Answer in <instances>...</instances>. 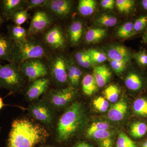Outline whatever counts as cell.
<instances>
[{
	"instance_id": "6da1fadb",
	"label": "cell",
	"mask_w": 147,
	"mask_h": 147,
	"mask_svg": "<svg viewBox=\"0 0 147 147\" xmlns=\"http://www.w3.org/2000/svg\"><path fill=\"white\" fill-rule=\"evenodd\" d=\"M50 135L39 124L28 119H16L11 124L6 147H34L45 142Z\"/></svg>"
},
{
	"instance_id": "7a4b0ae2",
	"label": "cell",
	"mask_w": 147,
	"mask_h": 147,
	"mask_svg": "<svg viewBox=\"0 0 147 147\" xmlns=\"http://www.w3.org/2000/svg\"><path fill=\"white\" fill-rule=\"evenodd\" d=\"M85 118V111L82 103H72L58 121L56 130L58 142H65L75 136L84 125Z\"/></svg>"
},
{
	"instance_id": "3957f363",
	"label": "cell",
	"mask_w": 147,
	"mask_h": 147,
	"mask_svg": "<svg viewBox=\"0 0 147 147\" xmlns=\"http://www.w3.org/2000/svg\"><path fill=\"white\" fill-rule=\"evenodd\" d=\"M12 42V59L11 63L17 65L30 59H42L47 54L44 45L36 40L27 38L24 42Z\"/></svg>"
},
{
	"instance_id": "277c9868",
	"label": "cell",
	"mask_w": 147,
	"mask_h": 147,
	"mask_svg": "<svg viewBox=\"0 0 147 147\" xmlns=\"http://www.w3.org/2000/svg\"><path fill=\"white\" fill-rule=\"evenodd\" d=\"M26 78L17 65L11 63L0 64V88L13 93L20 92L24 89Z\"/></svg>"
},
{
	"instance_id": "5b68a950",
	"label": "cell",
	"mask_w": 147,
	"mask_h": 147,
	"mask_svg": "<svg viewBox=\"0 0 147 147\" xmlns=\"http://www.w3.org/2000/svg\"><path fill=\"white\" fill-rule=\"evenodd\" d=\"M77 95L75 88L71 86L60 89L51 90L45 100L55 111L65 107L76 98Z\"/></svg>"
},
{
	"instance_id": "8992f818",
	"label": "cell",
	"mask_w": 147,
	"mask_h": 147,
	"mask_svg": "<svg viewBox=\"0 0 147 147\" xmlns=\"http://www.w3.org/2000/svg\"><path fill=\"white\" fill-rule=\"evenodd\" d=\"M28 113L36 120L52 127L55 119V110L45 100H38L30 105Z\"/></svg>"
},
{
	"instance_id": "52a82bcc",
	"label": "cell",
	"mask_w": 147,
	"mask_h": 147,
	"mask_svg": "<svg viewBox=\"0 0 147 147\" xmlns=\"http://www.w3.org/2000/svg\"><path fill=\"white\" fill-rule=\"evenodd\" d=\"M18 67L30 82L44 77L49 74V68L41 59H32L18 65Z\"/></svg>"
},
{
	"instance_id": "ba28073f",
	"label": "cell",
	"mask_w": 147,
	"mask_h": 147,
	"mask_svg": "<svg viewBox=\"0 0 147 147\" xmlns=\"http://www.w3.org/2000/svg\"><path fill=\"white\" fill-rule=\"evenodd\" d=\"M67 59L60 54L51 57L49 62V72L55 83L64 84L67 82Z\"/></svg>"
},
{
	"instance_id": "9c48e42d",
	"label": "cell",
	"mask_w": 147,
	"mask_h": 147,
	"mask_svg": "<svg viewBox=\"0 0 147 147\" xmlns=\"http://www.w3.org/2000/svg\"><path fill=\"white\" fill-rule=\"evenodd\" d=\"M53 21V16L49 12L37 11L33 16L27 35L31 36L45 30L51 26Z\"/></svg>"
},
{
	"instance_id": "30bf717a",
	"label": "cell",
	"mask_w": 147,
	"mask_h": 147,
	"mask_svg": "<svg viewBox=\"0 0 147 147\" xmlns=\"http://www.w3.org/2000/svg\"><path fill=\"white\" fill-rule=\"evenodd\" d=\"M46 45L53 50H61L65 46V40L61 28L58 26L50 27L43 35Z\"/></svg>"
},
{
	"instance_id": "8fae6325",
	"label": "cell",
	"mask_w": 147,
	"mask_h": 147,
	"mask_svg": "<svg viewBox=\"0 0 147 147\" xmlns=\"http://www.w3.org/2000/svg\"><path fill=\"white\" fill-rule=\"evenodd\" d=\"M72 2L68 0H49L45 6L48 12L58 18H65L72 8Z\"/></svg>"
},
{
	"instance_id": "7c38bea8",
	"label": "cell",
	"mask_w": 147,
	"mask_h": 147,
	"mask_svg": "<svg viewBox=\"0 0 147 147\" xmlns=\"http://www.w3.org/2000/svg\"><path fill=\"white\" fill-rule=\"evenodd\" d=\"M26 93V98L29 100H36L47 91L50 86V79L42 77L30 82Z\"/></svg>"
},
{
	"instance_id": "4fadbf2b",
	"label": "cell",
	"mask_w": 147,
	"mask_h": 147,
	"mask_svg": "<svg viewBox=\"0 0 147 147\" xmlns=\"http://www.w3.org/2000/svg\"><path fill=\"white\" fill-rule=\"evenodd\" d=\"M108 59L115 61H123L129 62L133 58L131 52L125 46L115 45L110 46L106 51Z\"/></svg>"
},
{
	"instance_id": "5bb4252c",
	"label": "cell",
	"mask_w": 147,
	"mask_h": 147,
	"mask_svg": "<svg viewBox=\"0 0 147 147\" xmlns=\"http://www.w3.org/2000/svg\"><path fill=\"white\" fill-rule=\"evenodd\" d=\"M26 4V1L22 0H3L0 3L3 14L7 20L10 19L16 11L25 9Z\"/></svg>"
},
{
	"instance_id": "9a60e30c",
	"label": "cell",
	"mask_w": 147,
	"mask_h": 147,
	"mask_svg": "<svg viewBox=\"0 0 147 147\" xmlns=\"http://www.w3.org/2000/svg\"><path fill=\"white\" fill-rule=\"evenodd\" d=\"M84 24L82 21H73L68 27L67 34L71 45L75 46L80 42L84 32Z\"/></svg>"
},
{
	"instance_id": "2e32d148",
	"label": "cell",
	"mask_w": 147,
	"mask_h": 147,
	"mask_svg": "<svg viewBox=\"0 0 147 147\" xmlns=\"http://www.w3.org/2000/svg\"><path fill=\"white\" fill-rule=\"evenodd\" d=\"M127 109V105L125 101H117L110 107L108 113V118L114 121L121 120L126 115Z\"/></svg>"
},
{
	"instance_id": "e0dca14e",
	"label": "cell",
	"mask_w": 147,
	"mask_h": 147,
	"mask_svg": "<svg viewBox=\"0 0 147 147\" xmlns=\"http://www.w3.org/2000/svg\"><path fill=\"white\" fill-rule=\"evenodd\" d=\"M92 75L98 86L101 88L105 86L109 81L112 73L107 66L101 65L94 67Z\"/></svg>"
},
{
	"instance_id": "ac0fdd59",
	"label": "cell",
	"mask_w": 147,
	"mask_h": 147,
	"mask_svg": "<svg viewBox=\"0 0 147 147\" xmlns=\"http://www.w3.org/2000/svg\"><path fill=\"white\" fill-rule=\"evenodd\" d=\"M12 42L8 36L0 34V59L10 63L12 59Z\"/></svg>"
},
{
	"instance_id": "d6986e66",
	"label": "cell",
	"mask_w": 147,
	"mask_h": 147,
	"mask_svg": "<svg viewBox=\"0 0 147 147\" xmlns=\"http://www.w3.org/2000/svg\"><path fill=\"white\" fill-rule=\"evenodd\" d=\"M8 37L13 42H22L26 40L27 31L21 26L9 25L7 26Z\"/></svg>"
},
{
	"instance_id": "ffe728a7",
	"label": "cell",
	"mask_w": 147,
	"mask_h": 147,
	"mask_svg": "<svg viewBox=\"0 0 147 147\" xmlns=\"http://www.w3.org/2000/svg\"><path fill=\"white\" fill-rule=\"evenodd\" d=\"M125 84L128 89L136 91L143 88L144 80L139 74L134 71H131L125 78Z\"/></svg>"
},
{
	"instance_id": "44dd1931",
	"label": "cell",
	"mask_w": 147,
	"mask_h": 147,
	"mask_svg": "<svg viewBox=\"0 0 147 147\" xmlns=\"http://www.w3.org/2000/svg\"><path fill=\"white\" fill-rule=\"evenodd\" d=\"M106 34L107 31L105 29L100 28L90 29L86 33L85 40L87 43H96L103 39Z\"/></svg>"
},
{
	"instance_id": "7402d4cb",
	"label": "cell",
	"mask_w": 147,
	"mask_h": 147,
	"mask_svg": "<svg viewBox=\"0 0 147 147\" xmlns=\"http://www.w3.org/2000/svg\"><path fill=\"white\" fill-rule=\"evenodd\" d=\"M82 87L84 94L91 96L97 90L98 86L93 75L88 74L83 78Z\"/></svg>"
},
{
	"instance_id": "603a6c76",
	"label": "cell",
	"mask_w": 147,
	"mask_h": 147,
	"mask_svg": "<svg viewBox=\"0 0 147 147\" xmlns=\"http://www.w3.org/2000/svg\"><path fill=\"white\" fill-rule=\"evenodd\" d=\"M96 6L94 0H81L78 4V10L82 16H90L94 13Z\"/></svg>"
},
{
	"instance_id": "cb8c5ba5",
	"label": "cell",
	"mask_w": 147,
	"mask_h": 147,
	"mask_svg": "<svg viewBox=\"0 0 147 147\" xmlns=\"http://www.w3.org/2000/svg\"><path fill=\"white\" fill-rule=\"evenodd\" d=\"M134 23L127 22L121 26L118 29L116 35L121 38H127L135 35Z\"/></svg>"
},
{
	"instance_id": "d4e9b609",
	"label": "cell",
	"mask_w": 147,
	"mask_h": 147,
	"mask_svg": "<svg viewBox=\"0 0 147 147\" xmlns=\"http://www.w3.org/2000/svg\"><path fill=\"white\" fill-rule=\"evenodd\" d=\"M147 130V126L146 123L137 121L133 123L130 125L129 133L134 138H141L146 134Z\"/></svg>"
},
{
	"instance_id": "484cf974",
	"label": "cell",
	"mask_w": 147,
	"mask_h": 147,
	"mask_svg": "<svg viewBox=\"0 0 147 147\" xmlns=\"http://www.w3.org/2000/svg\"><path fill=\"white\" fill-rule=\"evenodd\" d=\"M115 5L120 12L127 14L134 10L136 2L133 0H117Z\"/></svg>"
},
{
	"instance_id": "4316f807",
	"label": "cell",
	"mask_w": 147,
	"mask_h": 147,
	"mask_svg": "<svg viewBox=\"0 0 147 147\" xmlns=\"http://www.w3.org/2000/svg\"><path fill=\"white\" fill-rule=\"evenodd\" d=\"M74 57L78 65L84 68H89L94 65L85 51L76 52Z\"/></svg>"
},
{
	"instance_id": "83f0119b",
	"label": "cell",
	"mask_w": 147,
	"mask_h": 147,
	"mask_svg": "<svg viewBox=\"0 0 147 147\" xmlns=\"http://www.w3.org/2000/svg\"><path fill=\"white\" fill-rule=\"evenodd\" d=\"M117 22V17L108 14H102L98 16L95 21L96 24L98 26L107 27L114 26Z\"/></svg>"
},
{
	"instance_id": "f1b7e54d",
	"label": "cell",
	"mask_w": 147,
	"mask_h": 147,
	"mask_svg": "<svg viewBox=\"0 0 147 147\" xmlns=\"http://www.w3.org/2000/svg\"><path fill=\"white\" fill-rule=\"evenodd\" d=\"M103 94L106 100L115 103L117 102L119 90L117 86L115 85H110L104 90Z\"/></svg>"
},
{
	"instance_id": "f546056e",
	"label": "cell",
	"mask_w": 147,
	"mask_h": 147,
	"mask_svg": "<svg viewBox=\"0 0 147 147\" xmlns=\"http://www.w3.org/2000/svg\"><path fill=\"white\" fill-rule=\"evenodd\" d=\"M134 112L137 115L147 117V99L144 98H137L134 101L133 105Z\"/></svg>"
},
{
	"instance_id": "4dcf8cb0",
	"label": "cell",
	"mask_w": 147,
	"mask_h": 147,
	"mask_svg": "<svg viewBox=\"0 0 147 147\" xmlns=\"http://www.w3.org/2000/svg\"><path fill=\"white\" fill-rule=\"evenodd\" d=\"M85 51L89 56L94 64L102 63L108 59L106 55L96 49H89Z\"/></svg>"
},
{
	"instance_id": "1f68e13d",
	"label": "cell",
	"mask_w": 147,
	"mask_h": 147,
	"mask_svg": "<svg viewBox=\"0 0 147 147\" xmlns=\"http://www.w3.org/2000/svg\"><path fill=\"white\" fill-rule=\"evenodd\" d=\"M29 14L28 10L24 9L18 10L13 13L11 16V20L14 24V25L21 26L28 20Z\"/></svg>"
},
{
	"instance_id": "d6a6232c",
	"label": "cell",
	"mask_w": 147,
	"mask_h": 147,
	"mask_svg": "<svg viewBox=\"0 0 147 147\" xmlns=\"http://www.w3.org/2000/svg\"><path fill=\"white\" fill-rule=\"evenodd\" d=\"M110 125L108 123L104 121H99L94 123L87 129L86 136H90L95 131L101 130H108L110 127Z\"/></svg>"
},
{
	"instance_id": "836d02e7",
	"label": "cell",
	"mask_w": 147,
	"mask_h": 147,
	"mask_svg": "<svg viewBox=\"0 0 147 147\" xmlns=\"http://www.w3.org/2000/svg\"><path fill=\"white\" fill-rule=\"evenodd\" d=\"M116 147H137V146L127 135L123 132H120L117 140Z\"/></svg>"
},
{
	"instance_id": "e575fe53",
	"label": "cell",
	"mask_w": 147,
	"mask_h": 147,
	"mask_svg": "<svg viewBox=\"0 0 147 147\" xmlns=\"http://www.w3.org/2000/svg\"><path fill=\"white\" fill-rule=\"evenodd\" d=\"M135 34L143 31L147 28V15H142L136 19L134 23Z\"/></svg>"
},
{
	"instance_id": "d590c367",
	"label": "cell",
	"mask_w": 147,
	"mask_h": 147,
	"mask_svg": "<svg viewBox=\"0 0 147 147\" xmlns=\"http://www.w3.org/2000/svg\"><path fill=\"white\" fill-rule=\"evenodd\" d=\"M133 58L136 63L141 67H147V52L145 50H140L133 55Z\"/></svg>"
},
{
	"instance_id": "8d00e7d4",
	"label": "cell",
	"mask_w": 147,
	"mask_h": 147,
	"mask_svg": "<svg viewBox=\"0 0 147 147\" xmlns=\"http://www.w3.org/2000/svg\"><path fill=\"white\" fill-rule=\"evenodd\" d=\"M95 108L100 112L104 113L108 110L109 103L105 98L99 96L96 98L93 101Z\"/></svg>"
},
{
	"instance_id": "74e56055",
	"label": "cell",
	"mask_w": 147,
	"mask_h": 147,
	"mask_svg": "<svg viewBox=\"0 0 147 147\" xmlns=\"http://www.w3.org/2000/svg\"><path fill=\"white\" fill-rule=\"evenodd\" d=\"M112 69L117 74L122 73L126 66L127 62L123 61H115L108 59Z\"/></svg>"
},
{
	"instance_id": "f35d334b",
	"label": "cell",
	"mask_w": 147,
	"mask_h": 147,
	"mask_svg": "<svg viewBox=\"0 0 147 147\" xmlns=\"http://www.w3.org/2000/svg\"><path fill=\"white\" fill-rule=\"evenodd\" d=\"M48 0H28L26 1V9L27 10L38 7H44Z\"/></svg>"
},
{
	"instance_id": "ab89813d",
	"label": "cell",
	"mask_w": 147,
	"mask_h": 147,
	"mask_svg": "<svg viewBox=\"0 0 147 147\" xmlns=\"http://www.w3.org/2000/svg\"><path fill=\"white\" fill-rule=\"evenodd\" d=\"M112 134L108 130H101L96 131L90 136V138L97 139L98 141L112 137Z\"/></svg>"
},
{
	"instance_id": "60d3db41",
	"label": "cell",
	"mask_w": 147,
	"mask_h": 147,
	"mask_svg": "<svg viewBox=\"0 0 147 147\" xmlns=\"http://www.w3.org/2000/svg\"><path fill=\"white\" fill-rule=\"evenodd\" d=\"M116 1L114 0H102L100 1V5L102 8L105 9H113Z\"/></svg>"
},
{
	"instance_id": "b9f144b4",
	"label": "cell",
	"mask_w": 147,
	"mask_h": 147,
	"mask_svg": "<svg viewBox=\"0 0 147 147\" xmlns=\"http://www.w3.org/2000/svg\"><path fill=\"white\" fill-rule=\"evenodd\" d=\"M100 147H113L114 140L112 137L99 141Z\"/></svg>"
},
{
	"instance_id": "7bdbcfd3",
	"label": "cell",
	"mask_w": 147,
	"mask_h": 147,
	"mask_svg": "<svg viewBox=\"0 0 147 147\" xmlns=\"http://www.w3.org/2000/svg\"><path fill=\"white\" fill-rule=\"evenodd\" d=\"M82 72L81 69L77 65H76L75 69V87L79 85L82 76Z\"/></svg>"
},
{
	"instance_id": "ee69618b",
	"label": "cell",
	"mask_w": 147,
	"mask_h": 147,
	"mask_svg": "<svg viewBox=\"0 0 147 147\" xmlns=\"http://www.w3.org/2000/svg\"><path fill=\"white\" fill-rule=\"evenodd\" d=\"M141 5L142 8L147 11V0H142L141 1Z\"/></svg>"
},
{
	"instance_id": "f6af8a7d",
	"label": "cell",
	"mask_w": 147,
	"mask_h": 147,
	"mask_svg": "<svg viewBox=\"0 0 147 147\" xmlns=\"http://www.w3.org/2000/svg\"><path fill=\"white\" fill-rule=\"evenodd\" d=\"M74 147H90V146L85 142H81L77 144Z\"/></svg>"
},
{
	"instance_id": "bcb514c9",
	"label": "cell",
	"mask_w": 147,
	"mask_h": 147,
	"mask_svg": "<svg viewBox=\"0 0 147 147\" xmlns=\"http://www.w3.org/2000/svg\"><path fill=\"white\" fill-rule=\"evenodd\" d=\"M143 38L144 42L147 44V28L143 36Z\"/></svg>"
},
{
	"instance_id": "7dc6e473",
	"label": "cell",
	"mask_w": 147,
	"mask_h": 147,
	"mask_svg": "<svg viewBox=\"0 0 147 147\" xmlns=\"http://www.w3.org/2000/svg\"><path fill=\"white\" fill-rule=\"evenodd\" d=\"M5 105L3 101L2 98L0 97V110H1V109L3 108Z\"/></svg>"
},
{
	"instance_id": "c3c4849f",
	"label": "cell",
	"mask_w": 147,
	"mask_h": 147,
	"mask_svg": "<svg viewBox=\"0 0 147 147\" xmlns=\"http://www.w3.org/2000/svg\"><path fill=\"white\" fill-rule=\"evenodd\" d=\"M142 146V147H147V140L144 143H143Z\"/></svg>"
},
{
	"instance_id": "681fc988",
	"label": "cell",
	"mask_w": 147,
	"mask_h": 147,
	"mask_svg": "<svg viewBox=\"0 0 147 147\" xmlns=\"http://www.w3.org/2000/svg\"><path fill=\"white\" fill-rule=\"evenodd\" d=\"M1 17H0V25H1Z\"/></svg>"
},
{
	"instance_id": "f907efd6",
	"label": "cell",
	"mask_w": 147,
	"mask_h": 147,
	"mask_svg": "<svg viewBox=\"0 0 147 147\" xmlns=\"http://www.w3.org/2000/svg\"><path fill=\"white\" fill-rule=\"evenodd\" d=\"M50 147V146H43V147Z\"/></svg>"
},
{
	"instance_id": "816d5d0a",
	"label": "cell",
	"mask_w": 147,
	"mask_h": 147,
	"mask_svg": "<svg viewBox=\"0 0 147 147\" xmlns=\"http://www.w3.org/2000/svg\"><path fill=\"white\" fill-rule=\"evenodd\" d=\"M0 3H1V1H0Z\"/></svg>"
},
{
	"instance_id": "f5cc1de1",
	"label": "cell",
	"mask_w": 147,
	"mask_h": 147,
	"mask_svg": "<svg viewBox=\"0 0 147 147\" xmlns=\"http://www.w3.org/2000/svg\"><path fill=\"white\" fill-rule=\"evenodd\" d=\"M0 60H1V59H0Z\"/></svg>"
}]
</instances>
